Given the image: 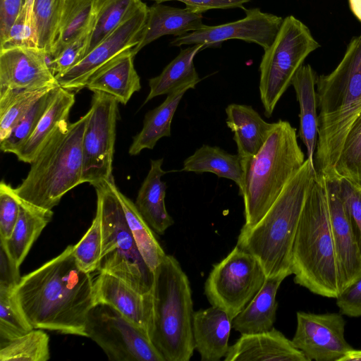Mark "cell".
<instances>
[{
    "mask_svg": "<svg viewBox=\"0 0 361 361\" xmlns=\"http://www.w3.org/2000/svg\"><path fill=\"white\" fill-rule=\"evenodd\" d=\"M20 211V198L14 188L3 180L0 183V240L12 234Z\"/></svg>",
    "mask_w": 361,
    "mask_h": 361,
    "instance_id": "obj_43",
    "label": "cell"
},
{
    "mask_svg": "<svg viewBox=\"0 0 361 361\" xmlns=\"http://www.w3.org/2000/svg\"><path fill=\"white\" fill-rule=\"evenodd\" d=\"M319 109L314 155L317 173L334 177L345 139L361 114V35L347 46L336 68L317 80Z\"/></svg>",
    "mask_w": 361,
    "mask_h": 361,
    "instance_id": "obj_2",
    "label": "cell"
},
{
    "mask_svg": "<svg viewBox=\"0 0 361 361\" xmlns=\"http://www.w3.org/2000/svg\"><path fill=\"white\" fill-rule=\"evenodd\" d=\"M182 171L212 173L233 180L238 187L243 181V167L238 154L226 152L217 146L203 145L183 161Z\"/></svg>",
    "mask_w": 361,
    "mask_h": 361,
    "instance_id": "obj_31",
    "label": "cell"
},
{
    "mask_svg": "<svg viewBox=\"0 0 361 361\" xmlns=\"http://www.w3.org/2000/svg\"><path fill=\"white\" fill-rule=\"evenodd\" d=\"M341 361H361V350H352Z\"/></svg>",
    "mask_w": 361,
    "mask_h": 361,
    "instance_id": "obj_51",
    "label": "cell"
},
{
    "mask_svg": "<svg viewBox=\"0 0 361 361\" xmlns=\"http://www.w3.org/2000/svg\"><path fill=\"white\" fill-rule=\"evenodd\" d=\"M342 315L297 312L293 343L310 361H341L353 350L345 338V321Z\"/></svg>",
    "mask_w": 361,
    "mask_h": 361,
    "instance_id": "obj_15",
    "label": "cell"
},
{
    "mask_svg": "<svg viewBox=\"0 0 361 361\" xmlns=\"http://www.w3.org/2000/svg\"><path fill=\"white\" fill-rule=\"evenodd\" d=\"M95 2L96 0H65L58 37L50 54L53 59L90 26Z\"/></svg>",
    "mask_w": 361,
    "mask_h": 361,
    "instance_id": "obj_34",
    "label": "cell"
},
{
    "mask_svg": "<svg viewBox=\"0 0 361 361\" xmlns=\"http://www.w3.org/2000/svg\"><path fill=\"white\" fill-rule=\"evenodd\" d=\"M147 335L165 361H189L195 348L189 279L178 261L166 255L154 270Z\"/></svg>",
    "mask_w": 361,
    "mask_h": 361,
    "instance_id": "obj_5",
    "label": "cell"
},
{
    "mask_svg": "<svg viewBox=\"0 0 361 361\" xmlns=\"http://www.w3.org/2000/svg\"><path fill=\"white\" fill-rule=\"evenodd\" d=\"M334 177L345 178L361 188V114L345 139Z\"/></svg>",
    "mask_w": 361,
    "mask_h": 361,
    "instance_id": "obj_37",
    "label": "cell"
},
{
    "mask_svg": "<svg viewBox=\"0 0 361 361\" xmlns=\"http://www.w3.org/2000/svg\"><path fill=\"white\" fill-rule=\"evenodd\" d=\"M226 113V123L233 133L240 159L254 156L264 144L275 123L265 121L250 105L231 104Z\"/></svg>",
    "mask_w": 361,
    "mask_h": 361,
    "instance_id": "obj_24",
    "label": "cell"
},
{
    "mask_svg": "<svg viewBox=\"0 0 361 361\" xmlns=\"http://www.w3.org/2000/svg\"><path fill=\"white\" fill-rule=\"evenodd\" d=\"M85 331L109 360L165 361L145 331L107 305L92 307Z\"/></svg>",
    "mask_w": 361,
    "mask_h": 361,
    "instance_id": "obj_11",
    "label": "cell"
},
{
    "mask_svg": "<svg viewBox=\"0 0 361 361\" xmlns=\"http://www.w3.org/2000/svg\"><path fill=\"white\" fill-rule=\"evenodd\" d=\"M14 295L33 329L86 337L88 314L95 305L94 281L78 267L73 245L22 276Z\"/></svg>",
    "mask_w": 361,
    "mask_h": 361,
    "instance_id": "obj_1",
    "label": "cell"
},
{
    "mask_svg": "<svg viewBox=\"0 0 361 361\" xmlns=\"http://www.w3.org/2000/svg\"><path fill=\"white\" fill-rule=\"evenodd\" d=\"M190 86L183 87L169 94L157 107L148 111L143 121L142 130L133 137L129 147L130 155H137L145 149H152L164 137L171 136V126L178 106Z\"/></svg>",
    "mask_w": 361,
    "mask_h": 361,
    "instance_id": "obj_30",
    "label": "cell"
},
{
    "mask_svg": "<svg viewBox=\"0 0 361 361\" xmlns=\"http://www.w3.org/2000/svg\"><path fill=\"white\" fill-rule=\"evenodd\" d=\"M90 116V110L78 121L59 126L14 188L20 199L52 210L66 193L82 184V138Z\"/></svg>",
    "mask_w": 361,
    "mask_h": 361,
    "instance_id": "obj_7",
    "label": "cell"
},
{
    "mask_svg": "<svg viewBox=\"0 0 361 361\" xmlns=\"http://www.w3.org/2000/svg\"><path fill=\"white\" fill-rule=\"evenodd\" d=\"M74 103V92L59 85L56 87L53 99L34 132L15 154L19 161L32 163L59 126L68 121L69 113Z\"/></svg>",
    "mask_w": 361,
    "mask_h": 361,
    "instance_id": "obj_27",
    "label": "cell"
},
{
    "mask_svg": "<svg viewBox=\"0 0 361 361\" xmlns=\"http://www.w3.org/2000/svg\"><path fill=\"white\" fill-rule=\"evenodd\" d=\"M317 171L307 159L255 225L243 226L239 247L253 255L266 277L292 274L293 242L302 210Z\"/></svg>",
    "mask_w": 361,
    "mask_h": 361,
    "instance_id": "obj_3",
    "label": "cell"
},
{
    "mask_svg": "<svg viewBox=\"0 0 361 361\" xmlns=\"http://www.w3.org/2000/svg\"><path fill=\"white\" fill-rule=\"evenodd\" d=\"M92 23L93 19L90 26L78 38L67 44L53 60L50 68L54 76L67 71L85 56Z\"/></svg>",
    "mask_w": 361,
    "mask_h": 361,
    "instance_id": "obj_44",
    "label": "cell"
},
{
    "mask_svg": "<svg viewBox=\"0 0 361 361\" xmlns=\"http://www.w3.org/2000/svg\"><path fill=\"white\" fill-rule=\"evenodd\" d=\"M90 110L82 138V183L94 187L114 179L112 164L118 102L107 94L94 92Z\"/></svg>",
    "mask_w": 361,
    "mask_h": 361,
    "instance_id": "obj_12",
    "label": "cell"
},
{
    "mask_svg": "<svg viewBox=\"0 0 361 361\" xmlns=\"http://www.w3.org/2000/svg\"><path fill=\"white\" fill-rule=\"evenodd\" d=\"M317 78L311 66L307 64L302 65L298 70L291 82L300 106L299 136L306 147L307 159L314 169L319 130L318 104L315 90Z\"/></svg>",
    "mask_w": 361,
    "mask_h": 361,
    "instance_id": "obj_23",
    "label": "cell"
},
{
    "mask_svg": "<svg viewBox=\"0 0 361 361\" xmlns=\"http://www.w3.org/2000/svg\"><path fill=\"white\" fill-rule=\"evenodd\" d=\"M143 3L141 0H96L85 56L129 18Z\"/></svg>",
    "mask_w": 361,
    "mask_h": 361,
    "instance_id": "obj_33",
    "label": "cell"
},
{
    "mask_svg": "<svg viewBox=\"0 0 361 361\" xmlns=\"http://www.w3.org/2000/svg\"><path fill=\"white\" fill-rule=\"evenodd\" d=\"M291 269L294 282L314 294L336 299L341 292L325 181L319 173L310 188L300 217Z\"/></svg>",
    "mask_w": 361,
    "mask_h": 361,
    "instance_id": "obj_4",
    "label": "cell"
},
{
    "mask_svg": "<svg viewBox=\"0 0 361 361\" xmlns=\"http://www.w3.org/2000/svg\"><path fill=\"white\" fill-rule=\"evenodd\" d=\"M232 321L226 312L214 306L194 312L193 340L202 361H219L225 357Z\"/></svg>",
    "mask_w": 361,
    "mask_h": 361,
    "instance_id": "obj_20",
    "label": "cell"
},
{
    "mask_svg": "<svg viewBox=\"0 0 361 361\" xmlns=\"http://www.w3.org/2000/svg\"><path fill=\"white\" fill-rule=\"evenodd\" d=\"M65 0H35L37 46L41 51L51 54L58 37Z\"/></svg>",
    "mask_w": 361,
    "mask_h": 361,
    "instance_id": "obj_36",
    "label": "cell"
},
{
    "mask_svg": "<svg viewBox=\"0 0 361 361\" xmlns=\"http://www.w3.org/2000/svg\"><path fill=\"white\" fill-rule=\"evenodd\" d=\"M32 329L20 309L14 290L0 289V343L22 336Z\"/></svg>",
    "mask_w": 361,
    "mask_h": 361,
    "instance_id": "obj_41",
    "label": "cell"
},
{
    "mask_svg": "<svg viewBox=\"0 0 361 361\" xmlns=\"http://www.w3.org/2000/svg\"><path fill=\"white\" fill-rule=\"evenodd\" d=\"M336 299L341 314L350 317H361V276L342 290Z\"/></svg>",
    "mask_w": 361,
    "mask_h": 361,
    "instance_id": "obj_46",
    "label": "cell"
},
{
    "mask_svg": "<svg viewBox=\"0 0 361 361\" xmlns=\"http://www.w3.org/2000/svg\"><path fill=\"white\" fill-rule=\"evenodd\" d=\"M50 355L49 337L41 329L0 343L1 361H47Z\"/></svg>",
    "mask_w": 361,
    "mask_h": 361,
    "instance_id": "obj_35",
    "label": "cell"
},
{
    "mask_svg": "<svg viewBox=\"0 0 361 361\" xmlns=\"http://www.w3.org/2000/svg\"><path fill=\"white\" fill-rule=\"evenodd\" d=\"M305 161L296 129L287 121L275 122L258 152L241 160L239 194L244 203L243 226H252L263 217Z\"/></svg>",
    "mask_w": 361,
    "mask_h": 361,
    "instance_id": "obj_6",
    "label": "cell"
},
{
    "mask_svg": "<svg viewBox=\"0 0 361 361\" xmlns=\"http://www.w3.org/2000/svg\"><path fill=\"white\" fill-rule=\"evenodd\" d=\"M242 19L218 25H206L181 36L170 43L172 47L204 44L219 47L223 42L240 39L267 49L273 42L283 22L281 17L263 12L259 8H245Z\"/></svg>",
    "mask_w": 361,
    "mask_h": 361,
    "instance_id": "obj_14",
    "label": "cell"
},
{
    "mask_svg": "<svg viewBox=\"0 0 361 361\" xmlns=\"http://www.w3.org/2000/svg\"><path fill=\"white\" fill-rule=\"evenodd\" d=\"M337 179L339 192L349 214L361 251V188L345 178Z\"/></svg>",
    "mask_w": 361,
    "mask_h": 361,
    "instance_id": "obj_45",
    "label": "cell"
},
{
    "mask_svg": "<svg viewBox=\"0 0 361 361\" xmlns=\"http://www.w3.org/2000/svg\"><path fill=\"white\" fill-rule=\"evenodd\" d=\"M265 279L257 259L235 245L213 266L204 293L212 306L224 310L233 319L258 293Z\"/></svg>",
    "mask_w": 361,
    "mask_h": 361,
    "instance_id": "obj_10",
    "label": "cell"
},
{
    "mask_svg": "<svg viewBox=\"0 0 361 361\" xmlns=\"http://www.w3.org/2000/svg\"><path fill=\"white\" fill-rule=\"evenodd\" d=\"M349 4L353 13L361 21V0H349Z\"/></svg>",
    "mask_w": 361,
    "mask_h": 361,
    "instance_id": "obj_50",
    "label": "cell"
},
{
    "mask_svg": "<svg viewBox=\"0 0 361 361\" xmlns=\"http://www.w3.org/2000/svg\"><path fill=\"white\" fill-rule=\"evenodd\" d=\"M25 0H0V43L8 36Z\"/></svg>",
    "mask_w": 361,
    "mask_h": 361,
    "instance_id": "obj_49",
    "label": "cell"
},
{
    "mask_svg": "<svg viewBox=\"0 0 361 361\" xmlns=\"http://www.w3.org/2000/svg\"><path fill=\"white\" fill-rule=\"evenodd\" d=\"M111 180L96 186L97 209L102 228V250L99 272L123 280L139 292L150 293L154 271L142 258L133 239Z\"/></svg>",
    "mask_w": 361,
    "mask_h": 361,
    "instance_id": "obj_8",
    "label": "cell"
},
{
    "mask_svg": "<svg viewBox=\"0 0 361 361\" xmlns=\"http://www.w3.org/2000/svg\"><path fill=\"white\" fill-rule=\"evenodd\" d=\"M157 3L176 1L185 4V7L192 11L203 13L211 9H228L240 8L245 9L244 4L252 0H150Z\"/></svg>",
    "mask_w": 361,
    "mask_h": 361,
    "instance_id": "obj_47",
    "label": "cell"
},
{
    "mask_svg": "<svg viewBox=\"0 0 361 361\" xmlns=\"http://www.w3.org/2000/svg\"><path fill=\"white\" fill-rule=\"evenodd\" d=\"M225 361H310L280 331L241 334L229 346Z\"/></svg>",
    "mask_w": 361,
    "mask_h": 361,
    "instance_id": "obj_19",
    "label": "cell"
},
{
    "mask_svg": "<svg viewBox=\"0 0 361 361\" xmlns=\"http://www.w3.org/2000/svg\"><path fill=\"white\" fill-rule=\"evenodd\" d=\"M132 49L109 61L88 80L86 87L93 92L114 97L118 103L126 104L132 95L141 89L140 78L133 63Z\"/></svg>",
    "mask_w": 361,
    "mask_h": 361,
    "instance_id": "obj_22",
    "label": "cell"
},
{
    "mask_svg": "<svg viewBox=\"0 0 361 361\" xmlns=\"http://www.w3.org/2000/svg\"><path fill=\"white\" fill-rule=\"evenodd\" d=\"M164 159H152L150 169L138 191L135 204L154 233L163 235L173 224L165 205L166 184L161 177Z\"/></svg>",
    "mask_w": 361,
    "mask_h": 361,
    "instance_id": "obj_25",
    "label": "cell"
},
{
    "mask_svg": "<svg viewBox=\"0 0 361 361\" xmlns=\"http://www.w3.org/2000/svg\"><path fill=\"white\" fill-rule=\"evenodd\" d=\"M57 86L41 97L16 123L9 135L0 142L2 152L15 154L23 146L51 102Z\"/></svg>",
    "mask_w": 361,
    "mask_h": 361,
    "instance_id": "obj_38",
    "label": "cell"
},
{
    "mask_svg": "<svg viewBox=\"0 0 361 361\" xmlns=\"http://www.w3.org/2000/svg\"><path fill=\"white\" fill-rule=\"evenodd\" d=\"M202 13L185 7H172L155 2L148 8L139 43L132 49L135 56L143 47L164 35L181 36L202 28Z\"/></svg>",
    "mask_w": 361,
    "mask_h": 361,
    "instance_id": "obj_21",
    "label": "cell"
},
{
    "mask_svg": "<svg viewBox=\"0 0 361 361\" xmlns=\"http://www.w3.org/2000/svg\"><path fill=\"white\" fill-rule=\"evenodd\" d=\"M35 0H25L23 7L6 39L0 43V49L23 47L38 49L35 19L33 11Z\"/></svg>",
    "mask_w": 361,
    "mask_h": 361,
    "instance_id": "obj_42",
    "label": "cell"
},
{
    "mask_svg": "<svg viewBox=\"0 0 361 361\" xmlns=\"http://www.w3.org/2000/svg\"><path fill=\"white\" fill-rule=\"evenodd\" d=\"M324 178L342 291L361 276V251L337 178Z\"/></svg>",
    "mask_w": 361,
    "mask_h": 361,
    "instance_id": "obj_17",
    "label": "cell"
},
{
    "mask_svg": "<svg viewBox=\"0 0 361 361\" xmlns=\"http://www.w3.org/2000/svg\"><path fill=\"white\" fill-rule=\"evenodd\" d=\"M320 47L310 29L293 16L283 19L271 44L264 50L259 90L264 115L270 118L307 56Z\"/></svg>",
    "mask_w": 361,
    "mask_h": 361,
    "instance_id": "obj_9",
    "label": "cell"
},
{
    "mask_svg": "<svg viewBox=\"0 0 361 361\" xmlns=\"http://www.w3.org/2000/svg\"><path fill=\"white\" fill-rule=\"evenodd\" d=\"M206 48L207 45L197 44L181 49L159 75L149 80V92L144 104L157 96L167 95L183 87L190 86L194 89L201 80L194 59L199 51Z\"/></svg>",
    "mask_w": 361,
    "mask_h": 361,
    "instance_id": "obj_29",
    "label": "cell"
},
{
    "mask_svg": "<svg viewBox=\"0 0 361 361\" xmlns=\"http://www.w3.org/2000/svg\"><path fill=\"white\" fill-rule=\"evenodd\" d=\"M112 188L121 204L136 245L145 263L154 271L166 254L135 203L119 190L115 181L112 183Z\"/></svg>",
    "mask_w": 361,
    "mask_h": 361,
    "instance_id": "obj_32",
    "label": "cell"
},
{
    "mask_svg": "<svg viewBox=\"0 0 361 361\" xmlns=\"http://www.w3.org/2000/svg\"><path fill=\"white\" fill-rule=\"evenodd\" d=\"M286 278L266 277L263 285L246 307L232 321V328L240 334L265 332L274 327L278 304L276 293Z\"/></svg>",
    "mask_w": 361,
    "mask_h": 361,
    "instance_id": "obj_26",
    "label": "cell"
},
{
    "mask_svg": "<svg viewBox=\"0 0 361 361\" xmlns=\"http://www.w3.org/2000/svg\"><path fill=\"white\" fill-rule=\"evenodd\" d=\"M95 304L107 305L147 334L151 312V291L143 294L123 280L99 272L94 281Z\"/></svg>",
    "mask_w": 361,
    "mask_h": 361,
    "instance_id": "obj_18",
    "label": "cell"
},
{
    "mask_svg": "<svg viewBox=\"0 0 361 361\" xmlns=\"http://www.w3.org/2000/svg\"><path fill=\"white\" fill-rule=\"evenodd\" d=\"M56 85L44 52L23 47L0 49V102L19 92Z\"/></svg>",
    "mask_w": 361,
    "mask_h": 361,
    "instance_id": "obj_16",
    "label": "cell"
},
{
    "mask_svg": "<svg viewBox=\"0 0 361 361\" xmlns=\"http://www.w3.org/2000/svg\"><path fill=\"white\" fill-rule=\"evenodd\" d=\"M55 87L19 92L0 102V142L9 135L16 123L33 104Z\"/></svg>",
    "mask_w": 361,
    "mask_h": 361,
    "instance_id": "obj_39",
    "label": "cell"
},
{
    "mask_svg": "<svg viewBox=\"0 0 361 361\" xmlns=\"http://www.w3.org/2000/svg\"><path fill=\"white\" fill-rule=\"evenodd\" d=\"M21 277L19 267L11 259L4 245L0 243V289L13 290Z\"/></svg>",
    "mask_w": 361,
    "mask_h": 361,
    "instance_id": "obj_48",
    "label": "cell"
},
{
    "mask_svg": "<svg viewBox=\"0 0 361 361\" xmlns=\"http://www.w3.org/2000/svg\"><path fill=\"white\" fill-rule=\"evenodd\" d=\"M149 7L145 3L109 36L87 53L77 64L55 76L58 85L72 92L84 87L91 77L122 52L140 42Z\"/></svg>",
    "mask_w": 361,
    "mask_h": 361,
    "instance_id": "obj_13",
    "label": "cell"
},
{
    "mask_svg": "<svg viewBox=\"0 0 361 361\" xmlns=\"http://www.w3.org/2000/svg\"><path fill=\"white\" fill-rule=\"evenodd\" d=\"M52 216V210L37 207L20 198L19 215L12 234L6 240H0L18 267H20Z\"/></svg>",
    "mask_w": 361,
    "mask_h": 361,
    "instance_id": "obj_28",
    "label": "cell"
},
{
    "mask_svg": "<svg viewBox=\"0 0 361 361\" xmlns=\"http://www.w3.org/2000/svg\"><path fill=\"white\" fill-rule=\"evenodd\" d=\"M102 250V228L99 212L80 240L73 245V256L78 267L92 273L98 271Z\"/></svg>",
    "mask_w": 361,
    "mask_h": 361,
    "instance_id": "obj_40",
    "label": "cell"
}]
</instances>
